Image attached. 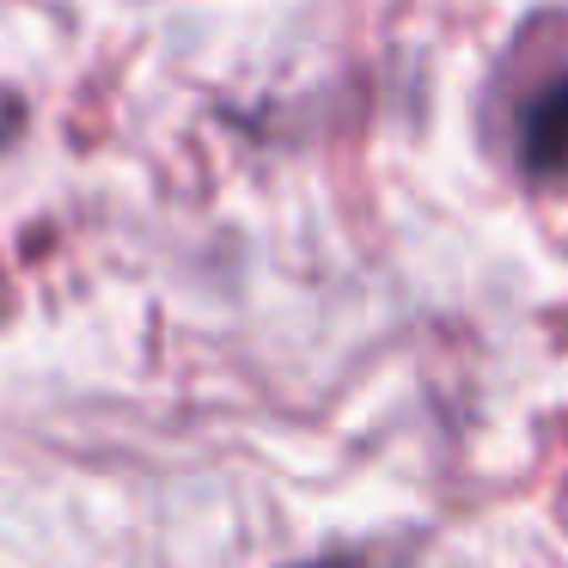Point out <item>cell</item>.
Masks as SVG:
<instances>
[{"label":"cell","mask_w":568,"mask_h":568,"mask_svg":"<svg viewBox=\"0 0 568 568\" xmlns=\"http://www.w3.org/2000/svg\"><path fill=\"white\" fill-rule=\"evenodd\" d=\"M526 165L531 172H568V80L526 111Z\"/></svg>","instance_id":"6da1fadb"}]
</instances>
